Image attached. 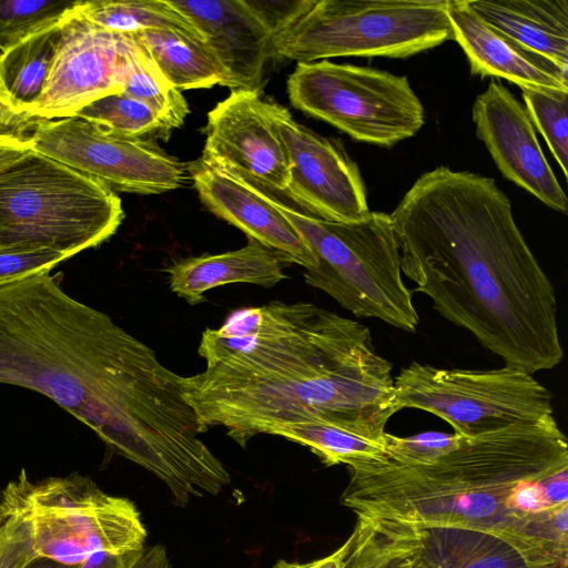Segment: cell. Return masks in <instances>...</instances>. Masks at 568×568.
I'll return each instance as SVG.
<instances>
[{"label":"cell","mask_w":568,"mask_h":568,"mask_svg":"<svg viewBox=\"0 0 568 568\" xmlns=\"http://www.w3.org/2000/svg\"><path fill=\"white\" fill-rule=\"evenodd\" d=\"M0 384L49 397L168 488L187 481L209 455L182 376L50 272L0 286Z\"/></svg>","instance_id":"obj_1"},{"label":"cell","mask_w":568,"mask_h":568,"mask_svg":"<svg viewBox=\"0 0 568 568\" xmlns=\"http://www.w3.org/2000/svg\"><path fill=\"white\" fill-rule=\"evenodd\" d=\"M204 371L182 376L200 423L241 447L275 426L320 422L384 439L395 400L393 365L364 324L306 302L232 312L202 333Z\"/></svg>","instance_id":"obj_2"},{"label":"cell","mask_w":568,"mask_h":568,"mask_svg":"<svg viewBox=\"0 0 568 568\" xmlns=\"http://www.w3.org/2000/svg\"><path fill=\"white\" fill-rule=\"evenodd\" d=\"M389 215L412 292L505 365L534 374L561 362L554 286L494 179L437 166Z\"/></svg>","instance_id":"obj_3"},{"label":"cell","mask_w":568,"mask_h":568,"mask_svg":"<svg viewBox=\"0 0 568 568\" xmlns=\"http://www.w3.org/2000/svg\"><path fill=\"white\" fill-rule=\"evenodd\" d=\"M351 469L341 503L356 516L495 534L560 557L555 507L568 503V446L554 416L475 437L432 465Z\"/></svg>","instance_id":"obj_4"},{"label":"cell","mask_w":568,"mask_h":568,"mask_svg":"<svg viewBox=\"0 0 568 568\" xmlns=\"http://www.w3.org/2000/svg\"><path fill=\"white\" fill-rule=\"evenodd\" d=\"M266 199L296 230L317 257L303 276L357 317L378 318L415 332L419 317L402 277L400 252L390 215L369 211L358 221L321 219L284 190L224 168Z\"/></svg>","instance_id":"obj_5"},{"label":"cell","mask_w":568,"mask_h":568,"mask_svg":"<svg viewBox=\"0 0 568 568\" xmlns=\"http://www.w3.org/2000/svg\"><path fill=\"white\" fill-rule=\"evenodd\" d=\"M123 217L105 183L33 150L0 169V251L72 257L109 240Z\"/></svg>","instance_id":"obj_6"},{"label":"cell","mask_w":568,"mask_h":568,"mask_svg":"<svg viewBox=\"0 0 568 568\" xmlns=\"http://www.w3.org/2000/svg\"><path fill=\"white\" fill-rule=\"evenodd\" d=\"M448 0H306L273 34V59H405L453 40Z\"/></svg>","instance_id":"obj_7"},{"label":"cell","mask_w":568,"mask_h":568,"mask_svg":"<svg viewBox=\"0 0 568 568\" xmlns=\"http://www.w3.org/2000/svg\"><path fill=\"white\" fill-rule=\"evenodd\" d=\"M0 509L26 519L37 556L70 566L97 551L143 549L148 537L132 500L78 473L31 481L22 469L2 490Z\"/></svg>","instance_id":"obj_8"},{"label":"cell","mask_w":568,"mask_h":568,"mask_svg":"<svg viewBox=\"0 0 568 568\" xmlns=\"http://www.w3.org/2000/svg\"><path fill=\"white\" fill-rule=\"evenodd\" d=\"M287 94L294 108L378 146L392 148L425 123L407 77L371 67L300 62L287 79Z\"/></svg>","instance_id":"obj_9"},{"label":"cell","mask_w":568,"mask_h":568,"mask_svg":"<svg viewBox=\"0 0 568 568\" xmlns=\"http://www.w3.org/2000/svg\"><path fill=\"white\" fill-rule=\"evenodd\" d=\"M394 385L399 410L434 414L464 437L554 416L551 393L531 373L509 365L465 369L413 362L402 368Z\"/></svg>","instance_id":"obj_10"},{"label":"cell","mask_w":568,"mask_h":568,"mask_svg":"<svg viewBox=\"0 0 568 568\" xmlns=\"http://www.w3.org/2000/svg\"><path fill=\"white\" fill-rule=\"evenodd\" d=\"M33 151L98 179L114 192L160 194L182 186L187 164L155 141L106 133L79 116L37 120Z\"/></svg>","instance_id":"obj_11"},{"label":"cell","mask_w":568,"mask_h":568,"mask_svg":"<svg viewBox=\"0 0 568 568\" xmlns=\"http://www.w3.org/2000/svg\"><path fill=\"white\" fill-rule=\"evenodd\" d=\"M261 108L277 131L290 161L285 191L329 222L347 223L366 216L369 209L365 183L341 141L298 123L276 102L262 100Z\"/></svg>","instance_id":"obj_12"},{"label":"cell","mask_w":568,"mask_h":568,"mask_svg":"<svg viewBox=\"0 0 568 568\" xmlns=\"http://www.w3.org/2000/svg\"><path fill=\"white\" fill-rule=\"evenodd\" d=\"M122 92L121 33L77 11L61 23L51 68L33 110L37 120L75 116L90 103Z\"/></svg>","instance_id":"obj_13"},{"label":"cell","mask_w":568,"mask_h":568,"mask_svg":"<svg viewBox=\"0 0 568 568\" xmlns=\"http://www.w3.org/2000/svg\"><path fill=\"white\" fill-rule=\"evenodd\" d=\"M476 135L507 180L550 209L566 213L567 196L551 170L525 106L498 80H491L471 108Z\"/></svg>","instance_id":"obj_14"},{"label":"cell","mask_w":568,"mask_h":568,"mask_svg":"<svg viewBox=\"0 0 568 568\" xmlns=\"http://www.w3.org/2000/svg\"><path fill=\"white\" fill-rule=\"evenodd\" d=\"M258 93L231 91L209 113L201 160L286 190L290 161Z\"/></svg>","instance_id":"obj_15"},{"label":"cell","mask_w":568,"mask_h":568,"mask_svg":"<svg viewBox=\"0 0 568 568\" xmlns=\"http://www.w3.org/2000/svg\"><path fill=\"white\" fill-rule=\"evenodd\" d=\"M187 173L203 204L216 216L276 253L283 263L305 270L317 257L286 217L233 172L201 159L187 164Z\"/></svg>","instance_id":"obj_16"},{"label":"cell","mask_w":568,"mask_h":568,"mask_svg":"<svg viewBox=\"0 0 568 568\" xmlns=\"http://www.w3.org/2000/svg\"><path fill=\"white\" fill-rule=\"evenodd\" d=\"M204 36L230 75L231 91L261 93L273 32L247 0H168Z\"/></svg>","instance_id":"obj_17"},{"label":"cell","mask_w":568,"mask_h":568,"mask_svg":"<svg viewBox=\"0 0 568 568\" xmlns=\"http://www.w3.org/2000/svg\"><path fill=\"white\" fill-rule=\"evenodd\" d=\"M447 14L473 75L505 79L520 89L568 91V70L489 26L468 0H448Z\"/></svg>","instance_id":"obj_18"},{"label":"cell","mask_w":568,"mask_h":568,"mask_svg":"<svg viewBox=\"0 0 568 568\" xmlns=\"http://www.w3.org/2000/svg\"><path fill=\"white\" fill-rule=\"evenodd\" d=\"M417 526L419 540L410 568H568V559L495 534Z\"/></svg>","instance_id":"obj_19"},{"label":"cell","mask_w":568,"mask_h":568,"mask_svg":"<svg viewBox=\"0 0 568 568\" xmlns=\"http://www.w3.org/2000/svg\"><path fill=\"white\" fill-rule=\"evenodd\" d=\"M166 273L171 291L191 305L204 302L205 292L225 284L271 288L287 278L280 256L251 239L239 250L180 260Z\"/></svg>","instance_id":"obj_20"},{"label":"cell","mask_w":568,"mask_h":568,"mask_svg":"<svg viewBox=\"0 0 568 568\" xmlns=\"http://www.w3.org/2000/svg\"><path fill=\"white\" fill-rule=\"evenodd\" d=\"M489 26L568 70V0H468Z\"/></svg>","instance_id":"obj_21"},{"label":"cell","mask_w":568,"mask_h":568,"mask_svg":"<svg viewBox=\"0 0 568 568\" xmlns=\"http://www.w3.org/2000/svg\"><path fill=\"white\" fill-rule=\"evenodd\" d=\"M133 34L176 90L230 88L229 72L206 41L170 29Z\"/></svg>","instance_id":"obj_22"},{"label":"cell","mask_w":568,"mask_h":568,"mask_svg":"<svg viewBox=\"0 0 568 568\" xmlns=\"http://www.w3.org/2000/svg\"><path fill=\"white\" fill-rule=\"evenodd\" d=\"M122 92L153 109L168 128L182 126L190 113L186 100L159 69L134 34L121 33Z\"/></svg>","instance_id":"obj_23"},{"label":"cell","mask_w":568,"mask_h":568,"mask_svg":"<svg viewBox=\"0 0 568 568\" xmlns=\"http://www.w3.org/2000/svg\"><path fill=\"white\" fill-rule=\"evenodd\" d=\"M61 23L0 53V77L8 95L19 111L32 118L51 68Z\"/></svg>","instance_id":"obj_24"},{"label":"cell","mask_w":568,"mask_h":568,"mask_svg":"<svg viewBox=\"0 0 568 568\" xmlns=\"http://www.w3.org/2000/svg\"><path fill=\"white\" fill-rule=\"evenodd\" d=\"M345 568H410L418 547L417 525L357 516Z\"/></svg>","instance_id":"obj_25"},{"label":"cell","mask_w":568,"mask_h":568,"mask_svg":"<svg viewBox=\"0 0 568 568\" xmlns=\"http://www.w3.org/2000/svg\"><path fill=\"white\" fill-rule=\"evenodd\" d=\"M78 13L89 22L115 33L170 29L205 41L193 22L168 0H81Z\"/></svg>","instance_id":"obj_26"},{"label":"cell","mask_w":568,"mask_h":568,"mask_svg":"<svg viewBox=\"0 0 568 568\" xmlns=\"http://www.w3.org/2000/svg\"><path fill=\"white\" fill-rule=\"evenodd\" d=\"M267 434L307 447L326 466L354 468L386 459L385 437L373 439L326 423L283 424L271 428Z\"/></svg>","instance_id":"obj_27"},{"label":"cell","mask_w":568,"mask_h":568,"mask_svg":"<svg viewBox=\"0 0 568 568\" xmlns=\"http://www.w3.org/2000/svg\"><path fill=\"white\" fill-rule=\"evenodd\" d=\"M75 116L122 138L156 141L168 140L172 133L153 109L124 92L103 97L83 108Z\"/></svg>","instance_id":"obj_28"},{"label":"cell","mask_w":568,"mask_h":568,"mask_svg":"<svg viewBox=\"0 0 568 568\" xmlns=\"http://www.w3.org/2000/svg\"><path fill=\"white\" fill-rule=\"evenodd\" d=\"M81 0H0V53L24 39L58 26L73 14Z\"/></svg>","instance_id":"obj_29"},{"label":"cell","mask_w":568,"mask_h":568,"mask_svg":"<svg viewBox=\"0 0 568 568\" xmlns=\"http://www.w3.org/2000/svg\"><path fill=\"white\" fill-rule=\"evenodd\" d=\"M525 110L568 176V91L521 89Z\"/></svg>","instance_id":"obj_30"},{"label":"cell","mask_w":568,"mask_h":568,"mask_svg":"<svg viewBox=\"0 0 568 568\" xmlns=\"http://www.w3.org/2000/svg\"><path fill=\"white\" fill-rule=\"evenodd\" d=\"M462 437L455 433L440 432H425L408 437L386 433L385 460L403 466L432 465L455 449Z\"/></svg>","instance_id":"obj_31"},{"label":"cell","mask_w":568,"mask_h":568,"mask_svg":"<svg viewBox=\"0 0 568 568\" xmlns=\"http://www.w3.org/2000/svg\"><path fill=\"white\" fill-rule=\"evenodd\" d=\"M34 557L29 524L0 509V568H23Z\"/></svg>","instance_id":"obj_32"},{"label":"cell","mask_w":568,"mask_h":568,"mask_svg":"<svg viewBox=\"0 0 568 568\" xmlns=\"http://www.w3.org/2000/svg\"><path fill=\"white\" fill-rule=\"evenodd\" d=\"M69 258L51 250L0 251V286L24 276L50 272Z\"/></svg>","instance_id":"obj_33"},{"label":"cell","mask_w":568,"mask_h":568,"mask_svg":"<svg viewBox=\"0 0 568 568\" xmlns=\"http://www.w3.org/2000/svg\"><path fill=\"white\" fill-rule=\"evenodd\" d=\"M36 122L14 106L0 77V142H28Z\"/></svg>","instance_id":"obj_34"},{"label":"cell","mask_w":568,"mask_h":568,"mask_svg":"<svg viewBox=\"0 0 568 568\" xmlns=\"http://www.w3.org/2000/svg\"><path fill=\"white\" fill-rule=\"evenodd\" d=\"M270 27L273 34L285 26L305 6L306 0H247Z\"/></svg>","instance_id":"obj_35"},{"label":"cell","mask_w":568,"mask_h":568,"mask_svg":"<svg viewBox=\"0 0 568 568\" xmlns=\"http://www.w3.org/2000/svg\"><path fill=\"white\" fill-rule=\"evenodd\" d=\"M144 548L129 551H97L75 565V568H131Z\"/></svg>","instance_id":"obj_36"},{"label":"cell","mask_w":568,"mask_h":568,"mask_svg":"<svg viewBox=\"0 0 568 568\" xmlns=\"http://www.w3.org/2000/svg\"><path fill=\"white\" fill-rule=\"evenodd\" d=\"M352 542L353 536L351 535L339 548L326 557L308 562H295L280 559L275 562L273 568H345Z\"/></svg>","instance_id":"obj_37"},{"label":"cell","mask_w":568,"mask_h":568,"mask_svg":"<svg viewBox=\"0 0 568 568\" xmlns=\"http://www.w3.org/2000/svg\"><path fill=\"white\" fill-rule=\"evenodd\" d=\"M131 568H171L168 551L163 545L144 548L140 558Z\"/></svg>","instance_id":"obj_38"},{"label":"cell","mask_w":568,"mask_h":568,"mask_svg":"<svg viewBox=\"0 0 568 568\" xmlns=\"http://www.w3.org/2000/svg\"><path fill=\"white\" fill-rule=\"evenodd\" d=\"M32 151L30 142H0V169L6 168Z\"/></svg>","instance_id":"obj_39"},{"label":"cell","mask_w":568,"mask_h":568,"mask_svg":"<svg viewBox=\"0 0 568 568\" xmlns=\"http://www.w3.org/2000/svg\"><path fill=\"white\" fill-rule=\"evenodd\" d=\"M23 568H75L44 557H34Z\"/></svg>","instance_id":"obj_40"}]
</instances>
